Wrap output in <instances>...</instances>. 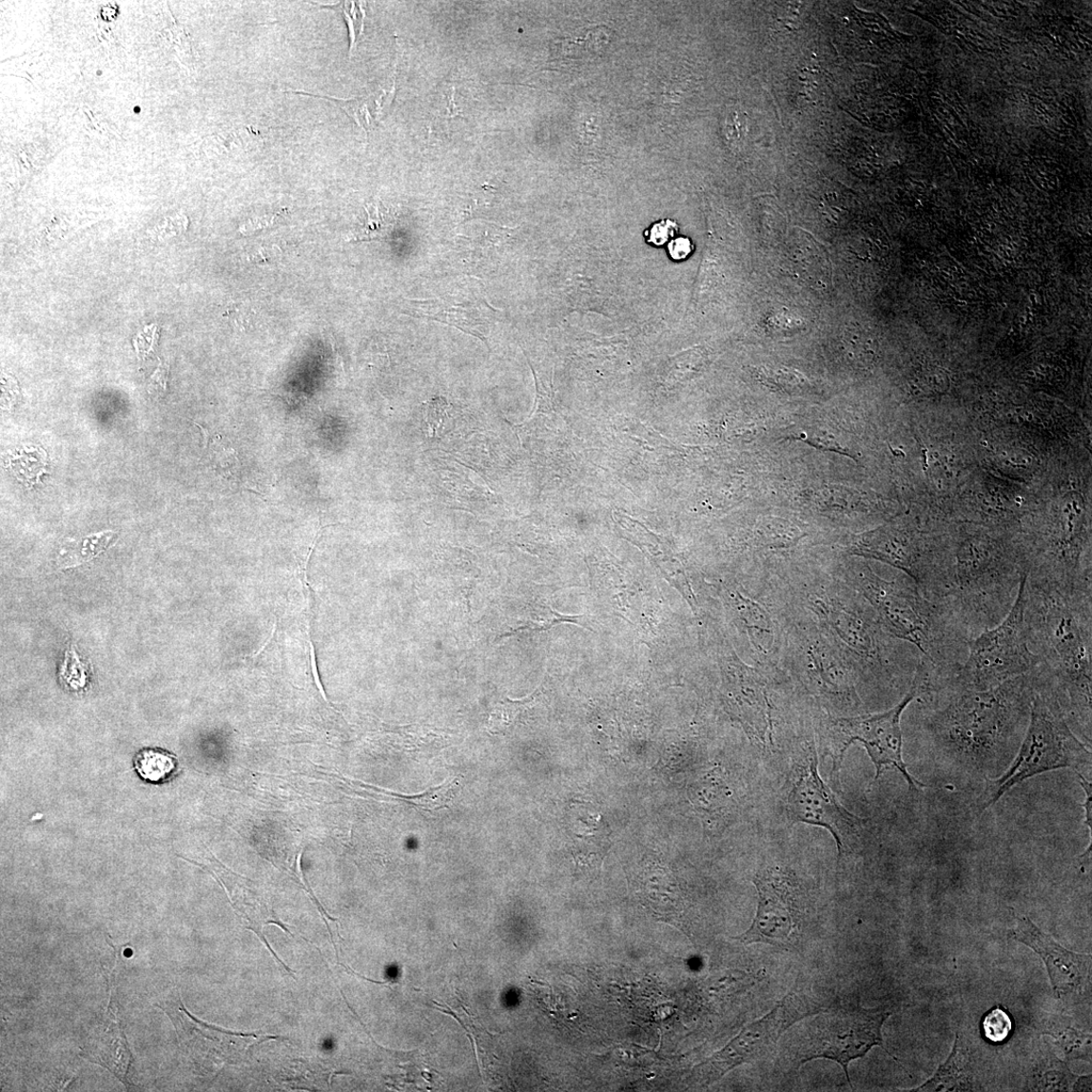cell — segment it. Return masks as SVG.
I'll list each match as a JSON object with an SVG mask.
<instances>
[{
  "label": "cell",
  "instance_id": "obj_8",
  "mask_svg": "<svg viewBox=\"0 0 1092 1092\" xmlns=\"http://www.w3.org/2000/svg\"><path fill=\"white\" fill-rule=\"evenodd\" d=\"M786 809L792 824L829 830L837 844L840 860L852 854L859 845L866 821L846 809L819 775L814 747L796 768Z\"/></svg>",
  "mask_w": 1092,
  "mask_h": 1092
},
{
  "label": "cell",
  "instance_id": "obj_23",
  "mask_svg": "<svg viewBox=\"0 0 1092 1092\" xmlns=\"http://www.w3.org/2000/svg\"><path fill=\"white\" fill-rule=\"evenodd\" d=\"M372 211L365 207L368 221L361 232L360 240L373 241L387 239L392 233L393 220L387 213H381L379 205L372 206Z\"/></svg>",
  "mask_w": 1092,
  "mask_h": 1092
},
{
  "label": "cell",
  "instance_id": "obj_11",
  "mask_svg": "<svg viewBox=\"0 0 1092 1092\" xmlns=\"http://www.w3.org/2000/svg\"><path fill=\"white\" fill-rule=\"evenodd\" d=\"M1009 936L1031 947L1045 962L1057 998L1081 990L1086 984L1091 967L1090 955L1066 950L1025 917L1018 919Z\"/></svg>",
  "mask_w": 1092,
  "mask_h": 1092
},
{
  "label": "cell",
  "instance_id": "obj_17",
  "mask_svg": "<svg viewBox=\"0 0 1092 1092\" xmlns=\"http://www.w3.org/2000/svg\"><path fill=\"white\" fill-rule=\"evenodd\" d=\"M8 461L9 468L14 476L28 487L36 485L41 476L46 473L47 455L39 447L24 448L18 453L11 454Z\"/></svg>",
  "mask_w": 1092,
  "mask_h": 1092
},
{
  "label": "cell",
  "instance_id": "obj_30",
  "mask_svg": "<svg viewBox=\"0 0 1092 1092\" xmlns=\"http://www.w3.org/2000/svg\"><path fill=\"white\" fill-rule=\"evenodd\" d=\"M1078 775L1081 779V784L1083 787V790L1085 792V802L1083 805V809L1085 810V824L1090 830V837H1091V834H1092V832H1091V828H1092V826H1091V819H1092V816H1091V814H1092V812H1091L1092 811V809H1091V806H1092L1091 805V797H1092L1091 784H1090V782H1088L1083 777V775L1082 773L1079 772Z\"/></svg>",
  "mask_w": 1092,
  "mask_h": 1092
},
{
  "label": "cell",
  "instance_id": "obj_28",
  "mask_svg": "<svg viewBox=\"0 0 1092 1092\" xmlns=\"http://www.w3.org/2000/svg\"><path fill=\"white\" fill-rule=\"evenodd\" d=\"M694 249L692 239L680 236L670 241L667 251L672 261L683 262L693 253Z\"/></svg>",
  "mask_w": 1092,
  "mask_h": 1092
},
{
  "label": "cell",
  "instance_id": "obj_4",
  "mask_svg": "<svg viewBox=\"0 0 1092 1092\" xmlns=\"http://www.w3.org/2000/svg\"><path fill=\"white\" fill-rule=\"evenodd\" d=\"M1035 674L1029 722L1018 756L1002 777L988 782L983 810L1027 779L1059 769L1080 770L1091 766V752L1070 728L1048 673L1039 666Z\"/></svg>",
  "mask_w": 1092,
  "mask_h": 1092
},
{
  "label": "cell",
  "instance_id": "obj_18",
  "mask_svg": "<svg viewBox=\"0 0 1092 1092\" xmlns=\"http://www.w3.org/2000/svg\"><path fill=\"white\" fill-rule=\"evenodd\" d=\"M460 790L458 778L448 777L442 784L432 787L423 793L411 796H401L413 807L425 810L436 811L447 807Z\"/></svg>",
  "mask_w": 1092,
  "mask_h": 1092
},
{
  "label": "cell",
  "instance_id": "obj_15",
  "mask_svg": "<svg viewBox=\"0 0 1092 1092\" xmlns=\"http://www.w3.org/2000/svg\"><path fill=\"white\" fill-rule=\"evenodd\" d=\"M134 766L142 779L151 783H163L178 770L179 760L167 751L147 748L136 754Z\"/></svg>",
  "mask_w": 1092,
  "mask_h": 1092
},
{
  "label": "cell",
  "instance_id": "obj_7",
  "mask_svg": "<svg viewBox=\"0 0 1092 1092\" xmlns=\"http://www.w3.org/2000/svg\"><path fill=\"white\" fill-rule=\"evenodd\" d=\"M891 1013L885 1007L867 1009L859 1001L836 1007L813 1020L796 1051L797 1064L829 1059L840 1064L850 1086L848 1065L876 1047H885L882 1026Z\"/></svg>",
  "mask_w": 1092,
  "mask_h": 1092
},
{
  "label": "cell",
  "instance_id": "obj_24",
  "mask_svg": "<svg viewBox=\"0 0 1092 1092\" xmlns=\"http://www.w3.org/2000/svg\"><path fill=\"white\" fill-rule=\"evenodd\" d=\"M60 679L72 690L83 689L88 683L85 664L79 660L73 649L68 650L60 668Z\"/></svg>",
  "mask_w": 1092,
  "mask_h": 1092
},
{
  "label": "cell",
  "instance_id": "obj_5",
  "mask_svg": "<svg viewBox=\"0 0 1092 1092\" xmlns=\"http://www.w3.org/2000/svg\"><path fill=\"white\" fill-rule=\"evenodd\" d=\"M1024 575L1013 608L1006 617L970 641L966 661L951 681L960 687L986 692L1031 673L1041 665L1029 642L1024 615Z\"/></svg>",
  "mask_w": 1092,
  "mask_h": 1092
},
{
  "label": "cell",
  "instance_id": "obj_3",
  "mask_svg": "<svg viewBox=\"0 0 1092 1092\" xmlns=\"http://www.w3.org/2000/svg\"><path fill=\"white\" fill-rule=\"evenodd\" d=\"M1024 575L1025 567L1001 540L963 530L950 587L941 604L972 640L1006 617Z\"/></svg>",
  "mask_w": 1092,
  "mask_h": 1092
},
{
  "label": "cell",
  "instance_id": "obj_29",
  "mask_svg": "<svg viewBox=\"0 0 1092 1092\" xmlns=\"http://www.w3.org/2000/svg\"><path fill=\"white\" fill-rule=\"evenodd\" d=\"M446 401L441 398H438L430 401L427 407L426 419L433 432V436H437L438 430L444 423L446 417Z\"/></svg>",
  "mask_w": 1092,
  "mask_h": 1092
},
{
  "label": "cell",
  "instance_id": "obj_20",
  "mask_svg": "<svg viewBox=\"0 0 1092 1092\" xmlns=\"http://www.w3.org/2000/svg\"><path fill=\"white\" fill-rule=\"evenodd\" d=\"M983 1034L992 1043H1004L1013 1032V1021L1000 1006L988 1011L982 1023Z\"/></svg>",
  "mask_w": 1092,
  "mask_h": 1092
},
{
  "label": "cell",
  "instance_id": "obj_12",
  "mask_svg": "<svg viewBox=\"0 0 1092 1092\" xmlns=\"http://www.w3.org/2000/svg\"><path fill=\"white\" fill-rule=\"evenodd\" d=\"M114 1001L108 1004L107 1013L98 1029L92 1033L84 1048V1057L91 1063H99L114 1073L128 1085L133 1056L122 1029L119 1008Z\"/></svg>",
  "mask_w": 1092,
  "mask_h": 1092
},
{
  "label": "cell",
  "instance_id": "obj_19",
  "mask_svg": "<svg viewBox=\"0 0 1092 1092\" xmlns=\"http://www.w3.org/2000/svg\"><path fill=\"white\" fill-rule=\"evenodd\" d=\"M534 696L535 695H532L527 699L516 701L507 699L497 705L489 721L491 732L502 733L518 724L527 704L534 699Z\"/></svg>",
  "mask_w": 1092,
  "mask_h": 1092
},
{
  "label": "cell",
  "instance_id": "obj_22",
  "mask_svg": "<svg viewBox=\"0 0 1092 1092\" xmlns=\"http://www.w3.org/2000/svg\"><path fill=\"white\" fill-rule=\"evenodd\" d=\"M802 537L800 530L790 522L770 519L761 527V538L770 545L790 546Z\"/></svg>",
  "mask_w": 1092,
  "mask_h": 1092
},
{
  "label": "cell",
  "instance_id": "obj_9",
  "mask_svg": "<svg viewBox=\"0 0 1092 1092\" xmlns=\"http://www.w3.org/2000/svg\"><path fill=\"white\" fill-rule=\"evenodd\" d=\"M752 883L759 895L756 917L746 933L735 940L746 945H794L800 936L805 904L803 889L793 872L770 867L757 873Z\"/></svg>",
  "mask_w": 1092,
  "mask_h": 1092
},
{
  "label": "cell",
  "instance_id": "obj_21",
  "mask_svg": "<svg viewBox=\"0 0 1092 1092\" xmlns=\"http://www.w3.org/2000/svg\"><path fill=\"white\" fill-rule=\"evenodd\" d=\"M438 306L440 307V309L439 308L437 311L419 307V316H425L430 320L439 321V322L458 327L462 331L474 335L472 330L477 326L476 322H474L476 320L471 318L469 312L463 310L462 306H456V304H454V306L444 304L442 308L440 304H438Z\"/></svg>",
  "mask_w": 1092,
  "mask_h": 1092
},
{
  "label": "cell",
  "instance_id": "obj_10",
  "mask_svg": "<svg viewBox=\"0 0 1092 1092\" xmlns=\"http://www.w3.org/2000/svg\"><path fill=\"white\" fill-rule=\"evenodd\" d=\"M795 993L786 995L757 1022L746 1026L729 1045L698 1067L702 1081L712 1083L738 1065L752 1063L772 1055L782 1035L795 1023L816 1014Z\"/></svg>",
  "mask_w": 1092,
  "mask_h": 1092
},
{
  "label": "cell",
  "instance_id": "obj_27",
  "mask_svg": "<svg viewBox=\"0 0 1092 1092\" xmlns=\"http://www.w3.org/2000/svg\"><path fill=\"white\" fill-rule=\"evenodd\" d=\"M796 439L815 447L818 449V451L831 452L848 456L846 449L843 448L840 443L831 436L821 435V433H813V435H809V433H802V435L797 437Z\"/></svg>",
  "mask_w": 1092,
  "mask_h": 1092
},
{
  "label": "cell",
  "instance_id": "obj_31",
  "mask_svg": "<svg viewBox=\"0 0 1092 1092\" xmlns=\"http://www.w3.org/2000/svg\"><path fill=\"white\" fill-rule=\"evenodd\" d=\"M276 219H277L276 215L275 216H269V217H263V218H256L254 220L247 222V224H245L244 226L243 227V231L246 232L248 234V233L256 231V230H260V229H263V228L272 226V224L276 222Z\"/></svg>",
  "mask_w": 1092,
  "mask_h": 1092
},
{
  "label": "cell",
  "instance_id": "obj_14",
  "mask_svg": "<svg viewBox=\"0 0 1092 1092\" xmlns=\"http://www.w3.org/2000/svg\"><path fill=\"white\" fill-rule=\"evenodd\" d=\"M1032 1080L1033 1089L1041 1091L1090 1090L1091 1082L1090 1076L1079 1078L1057 1058L1043 1060L1037 1066Z\"/></svg>",
  "mask_w": 1092,
  "mask_h": 1092
},
{
  "label": "cell",
  "instance_id": "obj_2",
  "mask_svg": "<svg viewBox=\"0 0 1092 1092\" xmlns=\"http://www.w3.org/2000/svg\"><path fill=\"white\" fill-rule=\"evenodd\" d=\"M853 583L883 628L920 652L921 692L957 676L971 639L945 605L928 599L914 582L883 580L869 568L857 570Z\"/></svg>",
  "mask_w": 1092,
  "mask_h": 1092
},
{
  "label": "cell",
  "instance_id": "obj_26",
  "mask_svg": "<svg viewBox=\"0 0 1092 1092\" xmlns=\"http://www.w3.org/2000/svg\"><path fill=\"white\" fill-rule=\"evenodd\" d=\"M679 227L676 222L666 219L658 221L652 224V227L646 231L647 243L661 247L673 238L678 232Z\"/></svg>",
  "mask_w": 1092,
  "mask_h": 1092
},
{
  "label": "cell",
  "instance_id": "obj_25",
  "mask_svg": "<svg viewBox=\"0 0 1092 1092\" xmlns=\"http://www.w3.org/2000/svg\"><path fill=\"white\" fill-rule=\"evenodd\" d=\"M291 92L312 95L316 96V98L333 101L341 108H343L346 111V114L355 120V122L362 128H365V126L369 125L368 114L366 110L367 108L362 99L340 100L332 98V96L317 95L309 92H297L292 90Z\"/></svg>",
  "mask_w": 1092,
  "mask_h": 1092
},
{
  "label": "cell",
  "instance_id": "obj_13",
  "mask_svg": "<svg viewBox=\"0 0 1092 1092\" xmlns=\"http://www.w3.org/2000/svg\"><path fill=\"white\" fill-rule=\"evenodd\" d=\"M974 1071L968 1051L963 1048L957 1035L953 1051L936 1074L915 1091L974 1090Z\"/></svg>",
  "mask_w": 1092,
  "mask_h": 1092
},
{
  "label": "cell",
  "instance_id": "obj_6",
  "mask_svg": "<svg viewBox=\"0 0 1092 1092\" xmlns=\"http://www.w3.org/2000/svg\"><path fill=\"white\" fill-rule=\"evenodd\" d=\"M912 686L894 708L874 714L848 717H828L823 724V741L832 760V775L839 777L847 750L858 742L863 745L875 767V781L886 770L895 769L903 775L909 790L918 791L926 785L915 779L904 760L902 717L908 705L917 698Z\"/></svg>",
  "mask_w": 1092,
  "mask_h": 1092
},
{
  "label": "cell",
  "instance_id": "obj_1",
  "mask_svg": "<svg viewBox=\"0 0 1092 1092\" xmlns=\"http://www.w3.org/2000/svg\"><path fill=\"white\" fill-rule=\"evenodd\" d=\"M1030 648L1051 678L1066 720L1091 741L1092 593L1067 594L1025 577Z\"/></svg>",
  "mask_w": 1092,
  "mask_h": 1092
},
{
  "label": "cell",
  "instance_id": "obj_16",
  "mask_svg": "<svg viewBox=\"0 0 1092 1092\" xmlns=\"http://www.w3.org/2000/svg\"><path fill=\"white\" fill-rule=\"evenodd\" d=\"M1065 1020L1057 1016L1051 1018L1043 1024V1033L1054 1037L1066 1055L1076 1058L1086 1056L1091 1046L1090 1035L1075 1030Z\"/></svg>",
  "mask_w": 1092,
  "mask_h": 1092
}]
</instances>
